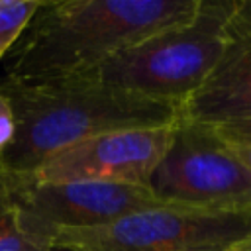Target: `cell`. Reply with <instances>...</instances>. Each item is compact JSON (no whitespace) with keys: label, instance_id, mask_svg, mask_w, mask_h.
I'll return each instance as SVG.
<instances>
[{"label":"cell","instance_id":"cell-3","mask_svg":"<svg viewBox=\"0 0 251 251\" xmlns=\"http://www.w3.org/2000/svg\"><path fill=\"white\" fill-rule=\"evenodd\" d=\"M233 6L235 0H200L190 22L167 27L80 76L182 108L214 71Z\"/></svg>","mask_w":251,"mask_h":251},{"label":"cell","instance_id":"cell-6","mask_svg":"<svg viewBox=\"0 0 251 251\" xmlns=\"http://www.w3.org/2000/svg\"><path fill=\"white\" fill-rule=\"evenodd\" d=\"M8 175L24 231L47 247H51L47 235L55 229L108 226L161 202L149 186L90 180L39 182L29 175H14L10 171Z\"/></svg>","mask_w":251,"mask_h":251},{"label":"cell","instance_id":"cell-1","mask_svg":"<svg viewBox=\"0 0 251 251\" xmlns=\"http://www.w3.org/2000/svg\"><path fill=\"white\" fill-rule=\"evenodd\" d=\"M200 0H49L6 63V78L51 80L92 73L120 51L184 22Z\"/></svg>","mask_w":251,"mask_h":251},{"label":"cell","instance_id":"cell-12","mask_svg":"<svg viewBox=\"0 0 251 251\" xmlns=\"http://www.w3.org/2000/svg\"><path fill=\"white\" fill-rule=\"evenodd\" d=\"M212 127V126H210ZM229 143H251V120H241L214 127Z\"/></svg>","mask_w":251,"mask_h":251},{"label":"cell","instance_id":"cell-15","mask_svg":"<svg viewBox=\"0 0 251 251\" xmlns=\"http://www.w3.org/2000/svg\"><path fill=\"white\" fill-rule=\"evenodd\" d=\"M51 251H67V249H51Z\"/></svg>","mask_w":251,"mask_h":251},{"label":"cell","instance_id":"cell-8","mask_svg":"<svg viewBox=\"0 0 251 251\" xmlns=\"http://www.w3.org/2000/svg\"><path fill=\"white\" fill-rule=\"evenodd\" d=\"M180 118L212 127L251 120V0H235L224 51L204 84L184 102Z\"/></svg>","mask_w":251,"mask_h":251},{"label":"cell","instance_id":"cell-11","mask_svg":"<svg viewBox=\"0 0 251 251\" xmlns=\"http://www.w3.org/2000/svg\"><path fill=\"white\" fill-rule=\"evenodd\" d=\"M16 135V120L10 102L0 96V153L12 143Z\"/></svg>","mask_w":251,"mask_h":251},{"label":"cell","instance_id":"cell-7","mask_svg":"<svg viewBox=\"0 0 251 251\" xmlns=\"http://www.w3.org/2000/svg\"><path fill=\"white\" fill-rule=\"evenodd\" d=\"M175 124L120 129L82 139L47 157L29 176L39 182L90 180L149 186L171 145Z\"/></svg>","mask_w":251,"mask_h":251},{"label":"cell","instance_id":"cell-2","mask_svg":"<svg viewBox=\"0 0 251 251\" xmlns=\"http://www.w3.org/2000/svg\"><path fill=\"white\" fill-rule=\"evenodd\" d=\"M14 112L16 135L0 153L14 175H31L47 157L82 139L180 120L182 108L98 82L90 76L51 80H0Z\"/></svg>","mask_w":251,"mask_h":251},{"label":"cell","instance_id":"cell-9","mask_svg":"<svg viewBox=\"0 0 251 251\" xmlns=\"http://www.w3.org/2000/svg\"><path fill=\"white\" fill-rule=\"evenodd\" d=\"M0 251H51V247L33 241L22 227L20 210L12 192V182L0 159Z\"/></svg>","mask_w":251,"mask_h":251},{"label":"cell","instance_id":"cell-5","mask_svg":"<svg viewBox=\"0 0 251 251\" xmlns=\"http://www.w3.org/2000/svg\"><path fill=\"white\" fill-rule=\"evenodd\" d=\"M149 188L163 202L251 212V171L214 127L182 118Z\"/></svg>","mask_w":251,"mask_h":251},{"label":"cell","instance_id":"cell-14","mask_svg":"<svg viewBox=\"0 0 251 251\" xmlns=\"http://www.w3.org/2000/svg\"><path fill=\"white\" fill-rule=\"evenodd\" d=\"M222 251H251V239L241 241V243H235V245H229V247H226Z\"/></svg>","mask_w":251,"mask_h":251},{"label":"cell","instance_id":"cell-16","mask_svg":"<svg viewBox=\"0 0 251 251\" xmlns=\"http://www.w3.org/2000/svg\"><path fill=\"white\" fill-rule=\"evenodd\" d=\"M208 251H222V249H208Z\"/></svg>","mask_w":251,"mask_h":251},{"label":"cell","instance_id":"cell-10","mask_svg":"<svg viewBox=\"0 0 251 251\" xmlns=\"http://www.w3.org/2000/svg\"><path fill=\"white\" fill-rule=\"evenodd\" d=\"M41 4V0H0V61L25 33Z\"/></svg>","mask_w":251,"mask_h":251},{"label":"cell","instance_id":"cell-13","mask_svg":"<svg viewBox=\"0 0 251 251\" xmlns=\"http://www.w3.org/2000/svg\"><path fill=\"white\" fill-rule=\"evenodd\" d=\"M229 145L233 147V151L237 153V157L245 163V167L251 171V143H229Z\"/></svg>","mask_w":251,"mask_h":251},{"label":"cell","instance_id":"cell-4","mask_svg":"<svg viewBox=\"0 0 251 251\" xmlns=\"http://www.w3.org/2000/svg\"><path fill=\"white\" fill-rule=\"evenodd\" d=\"M251 239V212L194 208L159 202L114 224L84 229H55L51 249L67 251H208Z\"/></svg>","mask_w":251,"mask_h":251}]
</instances>
